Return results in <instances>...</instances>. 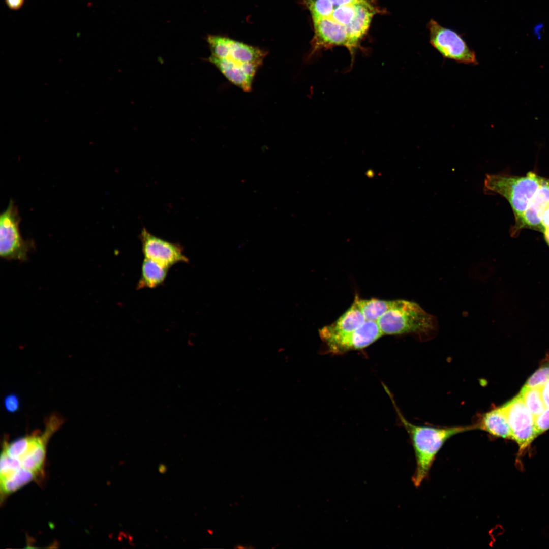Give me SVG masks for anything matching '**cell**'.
I'll use <instances>...</instances> for the list:
<instances>
[{"label": "cell", "mask_w": 549, "mask_h": 549, "mask_svg": "<svg viewBox=\"0 0 549 549\" xmlns=\"http://www.w3.org/2000/svg\"><path fill=\"white\" fill-rule=\"evenodd\" d=\"M62 422L60 417L53 415L46 422L43 433L4 442L0 462L2 497H6L41 475L47 443Z\"/></svg>", "instance_id": "6da1fadb"}, {"label": "cell", "mask_w": 549, "mask_h": 549, "mask_svg": "<svg viewBox=\"0 0 549 549\" xmlns=\"http://www.w3.org/2000/svg\"><path fill=\"white\" fill-rule=\"evenodd\" d=\"M207 41L211 50L208 61L233 84L251 91L267 52L225 37L210 35Z\"/></svg>", "instance_id": "7a4b0ae2"}, {"label": "cell", "mask_w": 549, "mask_h": 549, "mask_svg": "<svg viewBox=\"0 0 549 549\" xmlns=\"http://www.w3.org/2000/svg\"><path fill=\"white\" fill-rule=\"evenodd\" d=\"M396 407L395 405L398 415L410 437L414 450L416 467L413 481L415 486H419L428 475L436 455L445 442L457 434L476 428L475 424L447 427L414 424L406 419Z\"/></svg>", "instance_id": "3957f363"}, {"label": "cell", "mask_w": 549, "mask_h": 549, "mask_svg": "<svg viewBox=\"0 0 549 549\" xmlns=\"http://www.w3.org/2000/svg\"><path fill=\"white\" fill-rule=\"evenodd\" d=\"M383 335L431 333L437 326L434 316L415 302L393 300L392 307L376 321Z\"/></svg>", "instance_id": "277c9868"}, {"label": "cell", "mask_w": 549, "mask_h": 549, "mask_svg": "<svg viewBox=\"0 0 549 549\" xmlns=\"http://www.w3.org/2000/svg\"><path fill=\"white\" fill-rule=\"evenodd\" d=\"M542 178L532 172L525 176L506 174H487L483 191L486 194H499L509 202L517 221L539 188Z\"/></svg>", "instance_id": "5b68a950"}, {"label": "cell", "mask_w": 549, "mask_h": 549, "mask_svg": "<svg viewBox=\"0 0 549 549\" xmlns=\"http://www.w3.org/2000/svg\"><path fill=\"white\" fill-rule=\"evenodd\" d=\"M20 220L18 208L10 200L0 215V255L5 260L25 261L33 248V243L24 240L21 235Z\"/></svg>", "instance_id": "8992f818"}, {"label": "cell", "mask_w": 549, "mask_h": 549, "mask_svg": "<svg viewBox=\"0 0 549 549\" xmlns=\"http://www.w3.org/2000/svg\"><path fill=\"white\" fill-rule=\"evenodd\" d=\"M427 28L430 44L443 57L461 64H478L475 52L457 32L441 25L433 19L428 22Z\"/></svg>", "instance_id": "52a82bcc"}, {"label": "cell", "mask_w": 549, "mask_h": 549, "mask_svg": "<svg viewBox=\"0 0 549 549\" xmlns=\"http://www.w3.org/2000/svg\"><path fill=\"white\" fill-rule=\"evenodd\" d=\"M510 425L512 439L520 450L527 448L538 436L535 417L517 395L501 406Z\"/></svg>", "instance_id": "ba28073f"}, {"label": "cell", "mask_w": 549, "mask_h": 549, "mask_svg": "<svg viewBox=\"0 0 549 549\" xmlns=\"http://www.w3.org/2000/svg\"><path fill=\"white\" fill-rule=\"evenodd\" d=\"M140 239L145 258L154 260L170 268L178 263H187L188 258L184 254L182 247L158 237L143 228Z\"/></svg>", "instance_id": "9c48e42d"}, {"label": "cell", "mask_w": 549, "mask_h": 549, "mask_svg": "<svg viewBox=\"0 0 549 549\" xmlns=\"http://www.w3.org/2000/svg\"><path fill=\"white\" fill-rule=\"evenodd\" d=\"M314 35L311 41V49L308 59L322 49L336 46L347 47L348 36L347 27L333 20L331 17L312 18Z\"/></svg>", "instance_id": "30bf717a"}, {"label": "cell", "mask_w": 549, "mask_h": 549, "mask_svg": "<svg viewBox=\"0 0 549 549\" xmlns=\"http://www.w3.org/2000/svg\"><path fill=\"white\" fill-rule=\"evenodd\" d=\"M382 336L383 334L376 321L366 320L355 330L325 344L330 352L342 354L350 350L364 348Z\"/></svg>", "instance_id": "8fae6325"}, {"label": "cell", "mask_w": 549, "mask_h": 549, "mask_svg": "<svg viewBox=\"0 0 549 549\" xmlns=\"http://www.w3.org/2000/svg\"><path fill=\"white\" fill-rule=\"evenodd\" d=\"M548 205L549 179L542 178L539 188L529 201L526 209L513 227L511 232L512 235H515L521 229L525 228L543 232L541 219L544 210Z\"/></svg>", "instance_id": "7c38bea8"}, {"label": "cell", "mask_w": 549, "mask_h": 549, "mask_svg": "<svg viewBox=\"0 0 549 549\" xmlns=\"http://www.w3.org/2000/svg\"><path fill=\"white\" fill-rule=\"evenodd\" d=\"M355 13L351 23L346 26L348 43L347 48L351 55L352 60L354 52L362 38L369 29L372 19L377 11L368 0H358L354 3Z\"/></svg>", "instance_id": "4fadbf2b"}, {"label": "cell", "mask_w": 549, "mask_h": 549, "mask_svg": "<svg viewBox=\"0 0 549 549\" xmlns=\"http://www.w3.org/2000/svg\"><path fill=\"white\" fill-rule=\"evenodd\" d=\"M365 321L362 312L354 301L336 321L320 329L319 336L322 340L326 343L355 330Z\"/></svg>", "instance_id": "5bb4252c"}, {"label": "cell", "mask_w": 549, "mask_h": 549, "mask_svg": "<svg viewBox=\"0 0 549 549\" xmlns=\"http://www.w3.org/2000/svg\"><path fill=\"white\" fill-rule=\"evenodd\" d=\"M475 425L492 436L512 439L511 429L501 406L480 414Z\"/></svg>", "instance_id": "9a60e30c"}, {"label": "cell", "mask_w": 549, "mask_h": 549, "mask_svg": "<svg viewBox=\"0 0 549 549\" xmlns=\"http://www.w3.org/2000/svg\"><path fill=\"white\" fill-rule=\"evenodd\" d=\"M169 268L149 259H144L136 289L155 288L165 281Z\"/></svg>", "instance_id": "2e32d148"}, {"label": "cell", "mask_w": 549, "mask_h": 549, "mask_svg": "<svg viewBox=\"0 0 549 549\" xmlns=\"http://www.w3.org/2000/svg\"><path fill=\"white\" fill-rule=\"evenodd\" d=\"M354 302L362 312L366 320L376 321L392 307L393 300L375 298L362 299L356 297Z\"/></svg>", "instance_id": "e0dca14e"}, {"label": "cell", "mask_w": 549, "mask_h": 549, "mask_svg": "<svg viewBox=\"0 0 549 549\" xmlns=\"http://www.w3.org/2000/svg\"><path fill=\"white\" fill-rule=\"evenodd\" d=\"M518 395L535 418L546 408L543 400L541 387L524 386Z\"/></svg>", "instance_id": "ac0fdd59"}, {"label": "cell", "mask_w": 549, "mask_h": 549, "mask_svg": "<svg viewBox=\"0 0 549 549\" xmlns=\"http://www.w3.org/2000/svg\"><path fill=\"white\" fill-rule=\"evenodd\" d=\"M312 18L330 17L334 10L330 0H303Z\"/></svg>", "instance_id": "d6986e66"}, {"label": "cell", "mask_w": 549, "mask_h": 549, "mask_svg": "<svg viewBox=\"0 0 549 549\" xmlns=\"http://www.w3.org/2000/svg\"><path fill=\"white\" fill-rule=\"evenodd\" d=\"M355 13L354 4L342 5L334 9L330 17L338 23L347 26L353 20Z\"/></svg>", "instance_id": "ffe728a7"}, {"label": "cell", "mask_w": 549, "mask_h": 549, "mask_svg": "<svg viewBox=\"0 0 549 549\" xmlns=\"http://www.w3.org/2000/svg\"><path fill=\"white\" fill-rule=\"evenodd\" d=\"M549 382V364L544 365L536 370L527 380L524 386L541 387Z\"/></svg>", "instance_id": "44dd1931"}, {"label": "cell", "mask_w": 549, "mask_h": 549, "mask_svg": "<svg viewBox=\"0 0 549 549\" xmlns=\"http://www.w3.org/2000/svg\"><path fill=\"white\" fill-rule=\"evenodd\" d=\"M535 426L538 435L549 429V407L535 418Z\"/></svg>", "instance_id": "7402d4cb"}, {"label": "cell", "mask_w": 549, "mask_h": 549, "mask_svg": "<svg viewBox=\"0 0 549 549\" xmlns=\"http://www.w3.org/2000/svg\"><path fill=\"white\" fill-rule=\"evenodd\" d=\"M4 407L6 410L10 413H15L19 410L20 406L19 399L15 394H10L7 395L4 399Z\"/></svg>", "instance_id": "603a6c76"}, {"label": "cell", "mask_w": 549, "mask_h": 549, "mask_svg": "<svg viewBox=\"0 0 549 549\" xmlns=\"http://www.w3.org/2000/svg\"><path fill=\"white\" fill-rule=\"evenodd\" d=\"M545 30V25L542 22H538L532 27L533 36L538 40L542 39Z\"/></svg>", "instance_id": "cb8c5ba5"}, {"label": "cell", "mask_w": 549, "mask_h": 549, "mask_svg": "<svg viewBox=\"0 0 549 549\" xmlns=\"http://www.w3.org/2000/svg\"><path fill=\"white\" fill-rule=\"evenodd\" d=\"M24 0H5L8 7L13 10H17L23 6Z\"/></svg>", "instance_id": "d4e9b609"}, {"label": "cell", "mask_w": 549, "mask_h": 549, "mask_svg": "<svg viewBox=\"0 0 549 549\" xmlns=\"http://www.w3.org/2000/svg\"><path fill=\"white\" fill-rule=\"evenodd\" d=\"M543 400L546 407H549V382L541 387Z\"/></svg>", "instance_id": "484cf974"}, {"label": "cell", "mask_w": 549, "mask_h": 549, "mask_svg": "<svg viewBox=\"0 0 549 549\" xmlns=\"http://www.w3.org/2000/svg\"><path fill=\"white\" fill-rule=\"evenodd\" d=\"M541 222L543 229L546 227H549V205L545 208L542 214Z\"/></svg>", "instance_id": "4316f807"}, {"label": "cell", "mask_w": 549, "mask_h": 549, "mask_svg": "<svg viewBox=\"0 0 549 549\" xmlns=\"http://www.w3.org/2000/svg\"><path fill=\"white\" fill-rule=\"evenodd\" d=\"M357 1L358 0H330L333 5L337 6L353 4Z\"/></svg>", "instance_id": "83f0119b"}, {"label": "cell", "mask_w": 549, "mask_h": 549, "mask_svg": "<svg viewBox=\"0 0 549 549\" xmlns=\"http://www.w3.org/2000/svg\"><path fill=\"white\" fill-rule=\"evenodd\" d=\"M543 232L544 233L545 240L549 246V227L545 228Z\"/></svg>", "instance_id": "f1b7e54d"}, {"label": "cell", "mask_w": 549, "mask_h": 549, "mask_svg": "<svg viewBox=\"0 0 549 549\" xmlns=\"http://www.w3.org/2000/svg\"><path fill=\"white\" fill-rule=\"evenodd\" d=\"M159 470L160 472L163 473L166 471V467L163 464L160 465L159 468Z\"/></svg>", "instance_id": "f546056e"}]
</instances>
